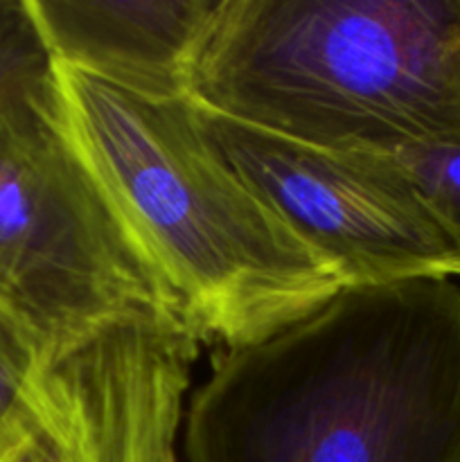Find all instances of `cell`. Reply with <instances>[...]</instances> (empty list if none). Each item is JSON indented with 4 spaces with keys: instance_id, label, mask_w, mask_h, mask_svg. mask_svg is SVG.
Listing matches in <instances>:
<instances>
[{
    "instance_id": "obj_1",
    "label": "cell",
    "mask_w": 460,
    "mask_h": 462,
    "mask_svg": "<svg viewBox=\"0 0 460 462\" xmlns=\"http://www.w3.org/2000/svg\"><path fill=\"white\" fill-rule=\"evenodd\" d=\"M183 449L188 462H460V287H347L216 352Z\"/></svg>"
},
{
    "instance_id": "obj_2",
    "label": "cell",
    "mask_w": 460,
    "mask_h": 462,
    "mask_svg": "<svg viewBox=\"0 0 460 462\" xmlns=\"http://www.w3.org/2000/svg\"><path fill=\"white\" fill-rule=\"evenodd\" d=\"M68 134L179 298L201 343L251 346L347 282L198 131L189 99L131 93L54 63Z\"/></svg>"
},
{
    "instance_id": "obj_3",
    "label": "cell",
    "mask_w": 460,
    "mask_h": 462,
    "mask_svg": "<svg viewBox=\"0 0 460 462\" xmlns=\"http://www.w3.org/2000/svg\"><path fill=\"white\" fill-rule=\"evenodd\" d=\"M189 99L336 152L460 147V0H221Z\"/></svg>"
},
{
    "instance_id": "obj_4",
    "label": "cell",
    "mask_w": 460,
    "mask_h": 462,
    "mask_svg": "<svg viewBox=\"0 0 460 462\" xmlns=\"http://www.w3.org/2000/svg\"><path fill=\"white\" fill-rule=\"evenodd\" d=\"M0 311L45 356L131 316L189 325L68 134L54 79L0 108Z\"/></svg>"
},
{
    "instance_id": "obj_5",
    "label": "cell",
    "mask_w": 460,
    "mask_h": 462,
    "mask_svg": "<svg viewBox=\"0 0 460 462\" xmlns=\"http://www.w3.org/2000/svg\"><path fill=\"white\" fill-rule=\"evenodd\" d=\"M192 113L216 156L347 287L460 278V248L392 156L316 147L194 102Z\"/></svg>"
},
{
    "instance_id": "obj_6",
    "label": "cell",
    "mask_w": 460,
    "mask_h": 462,
    "mask_svg": "<svg viewBox=\"0 0 460 462\" xmlns=\"http://www.w3.org/2000/svg\"><path fill=\"white\" fill-rule=\"evenodd\" d=\"M201 338L174 316L117 320L48 359L0 429V462H179Z\"/></svg>"
},
{
    "instance_id": "obj_7",
    "label": "cell",
    "mask_w": 460,
    "mask_h": 462,
    "mask_svg": "<svg viewBox=\"0 0 460 462\" xmlns=\"http://www.w3.org/2000/svg\"><path fill=\"white\" fill-rule=\"evenodd\" d=\"M54 63L131 93L189 99L221 0H25Z\"/></svg>"
},
{
    "instance_id": "obj_8",
    "label": "cell",
    "mask_w": 460,
    "mask_h": 462,
    "mask_svg": "<svg viewBox=\"0 0 460 462\" xmlns=\"http://www.w3.org/2000/svg\"><path fill=\"white\" fill-rule=\"evenodd\" d=\"M52 79V54L25 0H14L0 18V108L45 88Z\"/></svg>"
},
{
    "instance_id": "obj_9",
    "label": "cell",
    "mask_w": 460,
    "mask_h": 462,
    "mask_svg": "<svg viewBox=\"0 0 460 462\" xmlns=\"http://www.w3.org/2000/svg\"><path fill=\"white\" fill-rule=\"evenodd\" d=\"M392 158L413 179L460 248V147L406 149Z\"/></svg>"
},
{
    "instance_id": "obj_10",
    "label": "cell",
    "mask_w": 460,
    "mask_h": 462,
    "mask_svg": "<svg viewBox=\"0 0 460 462\" xmlns=\"http://www.w3.org/2000/svg\"><path fill=\"white\" fill-rule=\"evenodd\" d=\"M48 359L34 341L0 311V429L12 422L32 397Z\"/></svg>"
},
{
    "instance_id": "obj_11",
    "label": "cell",
    "mask_w": 460,
    "mask_h": 462,
    "mask_svg": "<svg viewBox=\"0 0 460 462\" xmlns=\"http://www.w3.org/2000/svg\"><path fill=\"white\" fill-rule=\"evenodd\" d=\"M12 5H14V0H0V18H3L9 9H12Z\"/></svg>"
}]
</instances>
